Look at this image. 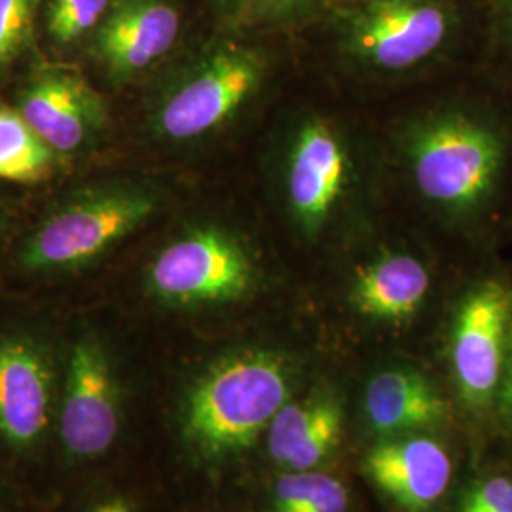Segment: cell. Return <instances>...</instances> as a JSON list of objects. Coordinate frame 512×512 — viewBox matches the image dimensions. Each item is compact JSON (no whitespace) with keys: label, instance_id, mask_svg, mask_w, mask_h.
<instances>
[{"label":"cell","instance_id":"obj_17","mask_svg":"<svg viewBox=\"0 0 512 512\" xmlns=\"http://www.w3.org/2000/svg\"><path fill=\"white\" fill-rule=\"evenodd\" d=\"M54 150L18 110L0 105V179L31 183L48 173Z\"/></svg>","mask_w":512,"mask_h":512},{"label":"cell","instance_id":"obj_10","mask_svg":"<svg viewBox=\"0 0 512 512\" xmlns=\"http://www.w3.org/2000/svg\"><path fill=\"white\" fill-rule=\"evenodd\" d=\"M181 19L164 0H120L103 19L95 48L116 78H126L164 57Z\"/></svg>","mask_w":512,"mask_h":512},{"label":"cell","instance_id":"obj_20","mask_svg":"<svg viewBox=\"0 0 512 512\" xmlns=\"http://www.w3.org/2000/svg\"><path fill=\"white\" fill-rule=\"evenodd\" d=\"M37 8L38 0H0V71L29 44Z\"/></svg>","mask_w":512,"mask_h":512},{"label":"cell","instance_id":"obj_9","mask_svg":"<svg viewBox=\"0 0 512 512\" xmlns=\"http://www.w3.org/2000/svg\"><path fill=\"white\" fill-rule=\"evenodd\" d=\"M54 368L25 338L0 340V439L18 450L37 446L50 427Z\"/></svg>","mask_w":512,"mask_h":512},{"label":"cell","instance_id":"obj_23","mask_svg":"<svg viewBox=\"0 0 512 512\" xmlns=\"http://www.w3.org/2000/svg\"><path fill=\"white\" fill-rule=\"evenodd\" d=\"M92 512H133L128 503L120 497H114V499H107L103 503H99Z\"/></svg>","mask_w":512,"mask_h":512},{"label":"cell","instance_id":"obj_5","mask_svg":"<svg viewBox=\"0 0 512 512\" xmlns=\"http://www.w3.org/2000/svg\"><path fill=\"white\" fill-rule=\"evenodd\" d=\"M253 266L238 241L219 230L177 239L150 266L154 294L173 304L236 300L249 291Z\"/></svg>","mask_w":512,"mask_h":512},{"label":"cell","instance_id":"obj_16","mask_svg":"<svg viewBox=\"0 0 512 512\" xmlns=\"http://www.w3.org/2000/svg\"><path fill=\"white\" fill-rule=\"evenodd\" d=\"M429 287L431 277L418 258L389 255L361 274L353 300L368 317L404 321L418 311Z\"/></svg>","mask_w":512,"mask_h":512},{"label":"cell","instance_id":"obj_15","mask_svg":"<svg viewBox=\"0 0 512 512\" xmlns=\"http://www.w3.org/2000/svg\"><path fill=\"white\" fill-rule=\"evenodd\" d=\"M370 425L385 435L431 429L446 420L448 404L439 391L412 370H385L366 387Z\"/></svg>","mask_w":512,"mask_h":512},{"label":"cell","instance_id":"obj_4","mask_svg":"<svg viewBox=\"0 0 512 512\" xmlns=\"http://www.w3.org/2000/svg\"><path fill=\"white\" fill-rule=\"evenodd\" d=\"M511 361L512 289L501 279L478 281L461 298L452 332V366L465 403H494Z\"/></svg>","mask_w":512,"mask_h":512},{"label":"cell","instance_id":"obj_19","mask_svg":"<svg viewBox=\"0 0 512 512\" xmlns=\"http://www.w3.org/2000/svg\"><path fill=\"white\" fill-rule=\"evenodd\" d=\"M110 0H50L48 33L55 42L69 44L93 29L109 12Z\"/></svg>","mask_w":512,"mask_h":512},{"label":"cell","instance_id":"obj_21","mask_svg":"<svg viewBox=\"0 0 512 512\" xmlns=\"http://www.w3.org/2000/svg\"><path fill=\"white\" fill-rule=\"evenodd\" d=\"M459 512H512V476L480 478L465 495Z\"/></svg>","mask_w":512,"mask_h":512},{"label":"cell","instance_id":"obj_1","mask_svg":"<svg viewBox=\"0 0 512 512\" xmlns=\"http://www.w3.org/2000/svg\"><path fill=\"white\" fill-rule=\"evenodd\" d=\"M289 391V368L272 353L228 357L192 387L184 410L186 437L207 458L243 450L270 427Z\"/></svg>","mask_w":512,"mask_h":512},{"label":"cell","instance_id":"obj_7","mask_svg":"<svg viewBox=\"0 0 512 512\" xmlns=\"http://www.w3.org/2000/svg\"><path fill=\"white\" fill-rule=\"evenodd\" d=\"M262 78L260 59L245 50H226L211 57L158 112V129L173 141H188L224 124Z\"/></svg>","mask_w":512,"mask_h":512},{"label":"cell","instance_id":"obj_18","mask_svg":"<svg viewBox=\"0 0 512 512\" xmlns=\"http://www.w3.org/2000/svg\"><path fill=\"white\" fill-rule=\"evenodd\" d=\"M274 512H348L349 495L342 480L325 473L293 471L275 484Z\"/></svg>","mask_w":512,"mask_h":512},{"label":"cell","instance_id":"obj_11","mask_svg":"<svg viewBox=\"0 0 512 512\" xmlns=\"http://www.w3.org/2000/svg\"><path fill=\"white\" fill-rule=\"evenodd\" d=\"M19 112L57 152L82 147L105 116L101 97L80 76L65 71L40 74L23 93Z\"/></svg>","mask_w":512,"mask_h":512},{"label":"cell","instance_id":"obj_24","mask_svg":"<svg viewBox=\"0 0 512 512\" xmlns=\"http://www.w3.org/2000/svg\"><path fill=\"white\" fill-rule=\"evenodd\" d=\"M268 4H274V6H281V4H291L294 0H264Z\"/></svg>","mask_w":512,"mask_h":512},{"label":"cell","instance_id":"obj_12","mask_svg":"<svg viewBox=\"0 0 512 512\" xmlns=\"http://www.w3.org/2000/svg\"><path fill=\"white\" fill-rule=\"evenodd\" d=\"M348 158L327 122L311 120L294 141L287 190L294 217L315 232L329 219L346 183Z\"/></svg>","mask_w":512,"mask_h":512},{"label":"cell","instance_id":"obj_25","mask_svg":"<svg viewBox=\"0 0 512 512\" xmlns=\"http://www.w3.org/2000/svg\"><path fill=\"white\" fill-rule=\"evenodd\" d=\"M372 2H376V0H372Z\"/></svg>","mask_w":512,"mask_h":512},{"label":"cell","instance_id":"obj_22","mask_svg":"<svg viewBox=\"0 0 512 512\" xmlns=\"http://www.w3.org/2000/svg\"><path fill=\"white\" fill-rule=\"evenodd\" d=\"M499 397L503 399V406H505V410H507V416H509L512 427V361L511 366H509V372H507V376H505L503 387H501Z\"/></svg>","mask_w":512,"mask_h":512},{"label":"cell","instance_id":"obj_8","mask_svg":"<svg viewBox=\"0 0 512 512\" xmlns=\"http://www.w3.org/2000/svg\"><path fill=\"white\" fill-rule=\"evenodd\" d=\"M448 35V14L431 0H376L353 23L359 54L387 71H403L433 54Z\"/></svg>","mask_w":512,"mask_h":512},{"label":"cell","instance_id":"obj_3","mask_svg":"<svg viewBox=\"0 0 512 512\" xmlns=\"http://www.w3.org/2000/svg\"><path fill=\"white\" fill-rule=\"evenodd\" d=\"M154 211L150 194L116 188L95 192L46 220L27 243L21 260L27 270L76 268L103 255Z\"/></svg>","mask_w":512,"mask_h":512},{"label":"cell","instance_id":"obj_6","mask_svg":"<svg viewBox=\"0 0 512 512\" xmlns=\"http://www.w3.org/2000/svg\"><path fill=\"white\" fill-rule=\"evenodd\" d=\"M122 425L118 387L105 349L93 338L80 340L69 357L61 401V440L76 459L105 456Z\"/></svg>","mask_w":512,"mask_h":512},{"label":"cell","instance_id":"obj_14","mask_svg":"<svg viewBox=\"0 0 512 512\" xmlns=\"http://www.w3.org/2000/svg\"><path fill=\"white\" fill-rule=\"evenodd\" d=\"M342 437V410L332 399L285 404L268 427L270 456L291 471H310Z\"/></svg>","mask_w":512,"mask_h":512},{"label":"cell","instance_id":"obj_13","mask_svg":"<svg viewBox=\"0 0 512 512\" xmlns=\"http://www.w3.org/2000/svg\"><path fill=\"white\" fill-rule=\"evenodd\" d=\"M370 478L408 511H425L452 480L448 450L433 439H404L376 446L366 458Z\"/></svg>","mask_w":512,"mask_h":512},{"label":"cell","instance_id":"obj_2","mask_svg":"<svg viewBox=\"0 0 512 512\" xmlns=\"http://www.w3.org/2000/svg\"><path fill=\"white\" fill-rule=\"evenodd\" d=\"M421 194L454 217L486 211L507 164L503 131L486 118L454 112L421 129L412 150Z\"/></svg>","mask_w":512,"mask_h":512}]
</instances>
